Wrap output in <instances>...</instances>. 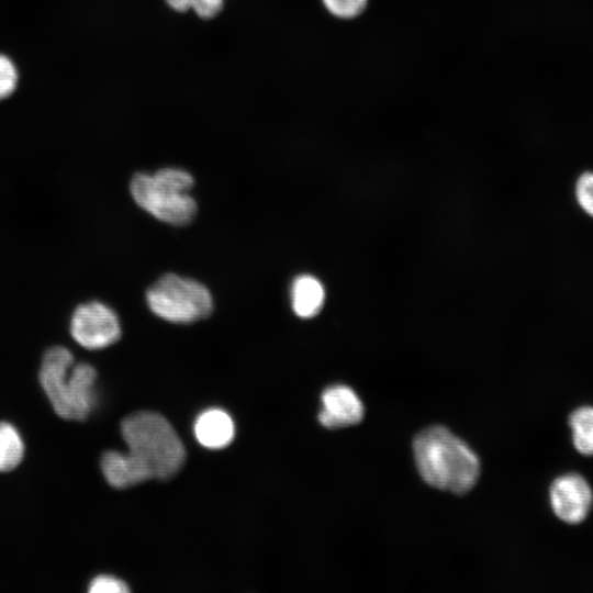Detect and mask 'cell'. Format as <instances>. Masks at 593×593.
Listing matches in <instances>:
<instances>
[{"label":"cell","mask_w":593,"mask_h":593,"mask_svg":"<svg viewBox=\"0 0 593 593\" xmlns=\"http://www.w3.org/2000/svg\"><path fill=\"white\" fill-rule=\"evenodd\" d=\"M413 451L421 477L434 488L462 494L478 481V456L446 427L423 429L414 438Z\"/></svg>","instance_id":"obj_1"},{"label":"cell","mask_w":593,"mask_h":593,"mask_svg":"<svg viewBox=\"0 0 593 593\" xmlns=\"http://www.w3.org/2000/svg\"><path fill=\"white\" fill-rule=\"evenodd\" d=\"M40 383L58 416L83 421L96 402L97 371L87 362L74 365L72 354L64 346L48 348L42 359Z\"/></svg>","instance_id":"obj_2"},{"label":"cell","mask_w":593,"mask_h":593,"mask_svg":"<svg viewBox=\"0 0 593 593\" xmlns=\"http://www.w3.org/2000/svg\"><path fill=\"white\" fill-rule=\"evenodd\" d=\"M121 434L128 451L141 459L154 479H168L182 467L186 450L171 424L155 412H136L125 417Z\"/></svg>","instance_id":"obj_3"},{"label":"cell","mask_w":593,"mask_h":593,"mask_svg":"<svg viewBox=\"0 0 593 593\" xmlns=\"http://www.w3.org/2000/svg\"><path fill=\"white\" fill-rule=\"evenodd\" d=\"M192 176L179 168H164L153 175L138 172L131 180V194L138 206L156 219L172 225H184L197 213L189 193Z\"/></svg>","instance_id":"obj_4"},{"label":"cell","mask_w":593,"mask_h":593,"mask_svg":"<svg viewBox=\"0 0 593 593\" xmlns=\"http://www.w3.org/2000/svg\"><path fill=\"white\" fill-rule=\"evenodd\" d=\"M154 314L177 324L192 323L210 315L212 295L202 283L175 273L160 277L147 291Z\"/></svg>","instance_id":"obj_5"},{"label":"cell","mask_w":593,"mask_h":593,"mask_svg":"<svg viewBox=\"0 0 593 593\" xmlns=\"http://www.w3.org/2000/svg\"><path fill=\"white\" fill-rule=\"evenodd\" d=\"M72 338L87 349H102L121 337V324L116 313L99 301L82 303L70 318Z\"/></svg>","instance_id":"obj_6"},{"label":"cell","mask_w":593,"mask_h":593,"mask_svg":"<svg viewBox=\"0 0 593 593\" xmlns=\"http://www.w3.org/2000/svg\"><path fill=\"white\" fill-rule=\"evenodd\" d=\"M549 502L561 522L575 525L588 517L593 505V491L582 475L564 473L550 484Z\"/></svg>","instance_id":"obj_7"},{"label":"cell","mask_w":593,"mask_h":593,"mask_svg":"<svg viewBox=\"0 0 593 593\" xmlns=\"http://www.w3.org/2000/svg\"><path fill=\"white\" fill-rule=\"evenodd\" d=\"M320 423L326 428H342L358 424L363 417V405L356 392L344 384L326 388L321 396Z\"/></svg>","instance_id":"obj_8"},{"label":"cell","mask_w":593,"mask_h":593,"mask_svg":"<svg viewBox=\"0 0 593 593\" xmlns=\"http://www.w3.org/2000/svg\"><path fill=\"white\" fill-rule=\"evenodd\" d=\"M100 466L107 482L116 489L154 479L147 466L130 451L108 450L102 455Z\"/></svg>","instance_id":"obj_9"},{"label":"cell","mask_w":593,"mask_h":593,"mask_svg":"<svg viewBox=\"0 0 593 593\" xmlns=\"http://www.w3.org/2000/svg\"><path fill=\"white\" fill-rule=\"evenodd\" d=\"M235 427L231 416L221 409L202 412L194 422L198 441L210 449H221L231 444Z\"/></svg>","instance_id":"obj_10"},{"label":"cell","mask_w":593,"mask_h":593,"mask_svg":"<svg viewBox=\"0 0 593 593\" xmlns=\"http://www.w3.org/2000/svg\"><path fill=\"white\" fill-rule=\"evenodd\" d=\"M325 300L323 284L313 276H298L291 286V304L294 313L302 318L315 316Z\"/></svg>","instance_id":"obj_11"},{"label":"cell","mask_w":593,"mask_h":593,"mask_svg":"<svg viewBox=\"0 0 593 593\" xmlns=\"http://www.w3.org/2000/svg\"><path fill=\"white\" fill-rule=\"evenodd\" d=\"M572 444L578 452L593 456V406L583 405L569 416Z\"/></svg>","instance_id":"obj_12"},{"label":"cell","mask_w":593,"mask_h":593,"mask_svg":"<svg viewBox=\"0 0 593 593\" xmlns=\"http://www.w3.org/2000/svg\"><path fill=\"white\" fill-rule=\"evenodd\" d=\"M24 456V443L18 429L5 422L0 423V472L19 466Z\"/></svg>","instance_id":"obj_13"},{"label":"cell","mask_w":593,"mask_h":593,"mask_svg":"<svg viewBox=\"0 0 593 593\" xmlns=\"http://www.w3.org/2000/svg\"><path fill=\"white\" fill-rule=\"evenodd\" d=\"M175 11L187 12L193 10L202 19H211L220 13L224 0H166Z\"/></svg>","instance_id":"obj_14"},{"label":"cell","mask_w":593,"mask_h":593,"mask_svg":"<svg viewBox=\"0 0 593 593\" xmlns=\"http://www.w3.org/2000/svg\"><path fill=\"white\" fill-rule=\"evenodd\" d=\"M574 199L581 211L593 219V170L583 171L577 178Z\"/></svg>","instance_id":"obj_15"},{"label":"cell","mask_w":593,"mask_h":593,"mask_svg":"<svg viewBox=\"0 0 593 593\" xmlns=\"http://www.w3.org/2000/svg\"><path fill=\"white\" fill-rule=\"evenodd\" d=\"M326 10L339 19H353L366 8L368 0H322Z\"/></svg>","instance_id":"obj_16"},{"label":"cell","mask_w":593,"mask_h":593,"mask_svg":"<svg viewBox=\"0 0 593 593\" xmlns=\"http://www.w3.org/2000/svg\"><path fill=\"white\" fill-rule=\"evenodd\" d=\"M18 70L12 60L0 54V100L9 97L16 88Z\"/></svg>","instance_id":"obj_17"},{"label":"cell","mask_w":593,"mask_h":593,"mask_svg":"<svg viewBox=\"0 0 593 593\" xmlns=\"http://www.w3.org/2000/svg\"><path fill=\"white\" fill-rule=\"evenodd\" d=\"M128 591L125 582L111 575L96 577L89 586L91 593H126Z\"/></svg>","instance_id":"obj_18"}]
</instances>
